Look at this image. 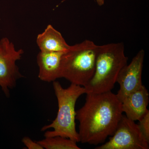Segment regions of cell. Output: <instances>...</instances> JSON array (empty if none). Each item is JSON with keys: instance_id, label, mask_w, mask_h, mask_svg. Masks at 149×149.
<instances>
[{"instance_id": "13", "label": "cell", "mask_w": 149, "mask_h": 149, "mask_svg": "<svg viewBox=\"0 0 149 149\" xmlns=\"http://www.w3.org/2000/svg\"><path fill=\"white\" fill-rule=\"evenodd\" d=\"M22 142L28 149H44L37 141H32L28 137H24Z\"/></svg>"}, {"instance_id": "2", "label": "cell", "mask_w": 149, "mask_h": 149, "mask_svg": "<svg viewBox=\"0 0 149 149\" xmlns=\"http://www.w3.org/2000/svg\"><path fill=\"white\" fill-rule=\"evenodd\" d=\"M54 91L58 104V109L55 119L49 125L43 126L41 131H47L45 137L59 136L80 142L79 134L76 129L75 105L80 96L86 94L83 87L71 83L69 87L63 88L58 81L53 82Z\"/></svg>"}, {"instance_id": "7", "label": "cell", "mask_w": 149, "mask_h": 149, "mask_svg": "<svg viewBox=\"0 0 149 149\" xmlns=\"http://www.w3.org/2000/svg\"><path fill=\"white\" fill-rule=\"evenodd\" d=\"M145 55V51L141 50L131 62L123 67L118 74L116 83L119 84L120 88L116 95L121 102L129 94L143 85L142 74Z\"/></svg>"}, {"instance_id": "6", "label": "cell", "mask_w": 149, "mask_h": 149, "mask_svg": "<svg viewBox=\"0 0 149 149\" xmlns=\"http://www.w3.org/2000/svg\"><path fill=\"white\" fill-rule=\"evenodd\" d=\"M109 141L96 149H148L149 143L144 139L135 121L123 115L115 131Z\"/></svg>"}, {"instance_id": "3", "label": "cell", "mask_w": 149, "mask_h": 149, "mask_svg": "<svg viewBox=\"0 0 149 149\" xmlns=\"http://www.w3.org/2000/svg\"><path fill=\"white\" fill-rule=\"evenodd\" d=\"M128 60L122 42L99 46L94 75L84 87L86 94L111 91L119 72L127 64Z\"/></svg>"}, {"instance_id": "12", "label": "cell", "mask_w": 149, "mask_h": 149, "mask_svg": "<svg viewBox=\"0 0 149 149\" xmlns=\"http://www.w3.org/2000/svg\"><path fill=\"white\" fill-rule=\"evenodd\" d=\"M138 126L144 139L149 143V111L139 120Z\"/></svg>"}, {"instance_id": "5", "label": "cell", "mask_w": 149, "mask_h": 149, "mask_svg": "<svg viewBox=\"0 0 149 149\" xmlns=\"http://www.w3.org/2000/svg\"><path fill=\"white\" fill-rule=\"evenodd\" d=\"M24 51L16 50L8 38L0 40V87L7 97L15 88L17 81L24 77L19 71L16 61L21 58Z\"/></svg>"}, {"instance_id": "11", "label": "cell", "mask_w": 149, "mask_h": 149, "mask_svg": "<svg viewBox=\"0 0 149 149\" xmlns=\"http://www.w3.org/2000/svg\"><path fill=\"white\" fill-rule=\"evenodd\" d=\"M44 149H80L77 143L71 139L59 136L45 137L43 140L37 141Z\"/></svg>"}, {"instance_id": "9", "label": "cell", "mask_w": 149, "mask_h": 149, "mask_svg": "<svg viewBox=\"0 0 149 149\" xmlns=\"http://www.w3.org/2000/svg\"><path fill=\"white\" fill-rule=\"evenodd\" d=\"M149 94L143 85L127 96L122 102V109L125 116L129 119L139 120L149 111L147 109Z\"/></svg>"}, {"instance_id": "14", "label": "cell", "mask_w": 149, "mask_h": 149, "mask_svg": "<svg viewBox=\"0 0 149 149\" xmlns=\"http://www.w3.org/2000/svg\"><path fill=\"white\" fill-rule=\"evenodd\" d=\"M97 3L100 6H102L104 3V0H95Z\"/></svg>"}, {"instance_id": "1", "label": "cell", "mask_w": 149, "mask_h": 149, "mask_svg": "<svg viewBox=\"0 0 149 149\" xmlns=\"http://www.w3.org/2000/svg\"><path fill=\"white\" fill-rule=\"evenodd\" d=\"M86 94L85 104L76 111L80 142L103 144L113 135L122 117V103L111 91Z\"/></svg>"}, {"instance_id": "4", "label": "cell", "mask_w": 149, "mask_h": 149, "mask_svg": "<svg viewBox=\"0 0 149 149\" xmlns=\"http://www.w3.org/2000/svg\"><path fill=\"white\" fill-rule=\"evenodd\" d=\"M99 47L88 40L70 46L62 57L61 78L85 87L94 75Z\"/></svg>"}, {"instance_id": "8", "label": "cell", "mask_w": 149, "mask_h": 149, "mask_svg": "<svg viewBox=\"0 0 149 149\" xmlns=\"http://www.w3.org/2000/svg\"><path fill=\"white\" fill-rule=\"evenodd\" d=\"M65 52L40 51L37 57L40 80L50 83L61 78V58Z\"/></svg>"}, {"instance_id": "10", "label": "cell", "mask_w": 149, "mask_h": 149, "mask_svg": "<svg viewBox=\"0 0 149 149\" xmlns=\"http://www.w3.org/2000/svg\"><path fill=\"white\" fill-rule=\"evenodd\" d=\"M36 41L42 52H65L70 47L66 42L61 33L51 24L38 35Z\"/></svg>"}]
</instances>
